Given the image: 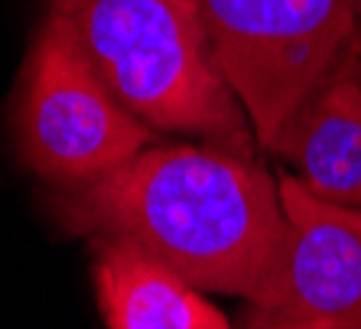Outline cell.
<instances>
[{
  "label": "cell",
  "mask_w": 361,
  "mask_h": 329,
  "mask_svg": "<svg viewBox=\"0 0 361 329\" xmlns=\"http://www.w3.org/2000/svg\"><path fill=\"white\" fill-rule=\"evenodd\" d=\"M13 140L20 160L62 189L130 160L150 147L153 131L94 72L72 17L49 13L20 76Z\"/></svg>",
  "instance_id": "cell-4"
},
{
  "label": "cell",
  "mask_w": 361,
  "mask_h": 329,
  "mask_svg": "<svg viewBox=\"0 0 361 329\" xmlns=\"http://www.w3.org/2000/svg\"><path fill=\"white\" fill-rule=\"evenodd\" d=\"M286 215L280 268L238 329H361V209L277 179Z\"/></svg>",
  "instance_id": "cell-5"
},
{
  "label": "cell",
  "mask_w": 361,
  "mask_h": 329,
  "mask_svg": "<svg viewBox=\"0 0 361 329\" xmlns=\"http://www.w3.org/2000/svg\"><path fill=\"white\" fill-rule=\"evenodd\" d=\"M212 52L251 121L277 153L361 20V0H199Z\"/></svg>",
  "instance_id": "cell-3"
},
{
  "label": "cell",
  "mask_w": 361,
  "mask_h": 329,
  "mask_svg": "<svg viewBox=\"0 0 361 329\" xmlns=\"http://www.w3.org/2000/svg\"><path fill=\"white\" fill-rule=\"evenodd\" d=\"M56 219L92 241H118L176 270L202 294L257 300L280 268V186L254 153L221 144H150L94 179L52 196Z\"/></svg>",
  "instance_id": "cell-1"
},
{
  "label": "cell",
  "mask_w": 361,
  "mask_h": 329,
  "mask_svg": "<svg viewBox=\"0 0 361 329\" xmlns=\"http://www.w3.org/2000/svg\"><path fill=\"white\" fill-rule=\"evenodd\" d=\"M85 0H49V13H62V17H72Z\"/></svg>",
  "instance_id": "cell-8"
},
{
  "label": "cell",
  "mask_w": 361,
  "mask_h": 329,
  "mask_svg": "<svg viewBox=\"0 0 361 329\" xmlns=\"http://www.w3.org/2000/svg\"><path fill=\"white\" fill-rule=\"evenodd\" d=\"M277 157L319 199L361 209V20L300 108Z\"/></svg>",
  "instance_id": "cell-6"
},
{
  "label": "cell",
  "mask_w": 361,
  "mask_h": 329,
  "mask_svg": "<svg viewBox=\"0 0 361 329\" xmlns=\"http://www.w3.org/2000/svg\"><path fill=\"white\" fill-rule=\"evenodd\" d=\"M72 26L94 72L140 124L254 153L257 137L215 62L199 0H85Z\"/></svg>",
  "instance_id": "cell-2"
},
{
  "label": "cell",
  "mask_w": 361,
  "mask_h": 329,
  "mask_svg": "<svg viewBox=\"0 0 361 329\" xmlns=\"http://www.w3.org/2000/svg\"><path fill=\"white\" fill-rule=\"evenodd\" d=\"M94 245V294L108 329H235L199 287L150 254L118 241Z\"/></svg>",
  "instance_id": "cell-7"
}]
</instances>
